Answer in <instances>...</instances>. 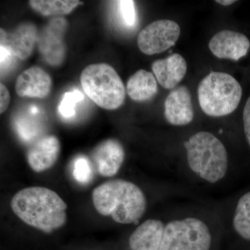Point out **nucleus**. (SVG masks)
<instances>
[{
    "label": "nucleus",
    "mask_w": 250,
    "mask_h": 250,
    "mask_svg": "<svg viewBox=\"0 0 250 250\" xmlns=\"http://www.w3.org/2000/svg\"><path fill=\"white\" fill-rule=\"evenodd\" d=\"M0 32V45L6 46L11 54L20 60H26L30 57L37 45L39 31L33 23H22L9 34L2 29Z\"/></svg>",
    "instance_id": "nucleus-9"
},
{
    "label": "nucleus",
    "mask_w": 250,
    "mask_h": 250,
    "mask_svg": "<svg viewBox=\"0 0 250 250\" xmlns=\"http://www.w3.org/2000/svg\"><path fill=\"white\" fill-rule=\"evenodd\" d=\"M68 22L62 17L54 18L39 31L37 47L42 59L51 66L62 65L65 60V34Z\"/></svg>",
    "instance_id": "nucleus-8"
},
{
    "label": "nucleus",
    "mask_w": 250,
    "mask_h": 250,
    "mask_svg": "<svg viewBox=\"0 0 250 250\" xmlns=\"http://www.w3.org/2000/svg\"><path fill=\"white\" fill-rule=\"evenodd\" d=\"M243 123L247 141L250 146V97L247 101L243 111Z\"/></svg>",
    "instance_id": "nucleus-25"
},
{
    "label": "nucleus",
    "mask_w": 250,
    "mask_h": 250,
    "mask_svg": "<svg viewBox=\"0 0 250 250\" xmlns=\"http://www.w3.org/2000/svg\"><path fill=\"white\" fill-rule=\"evenodd\" d=\"M72 174L79 183L86 184L90 182L93 177V169L89 160L83 156L77 157L74 161Z\"/></svg>",
    "instance_id": "nucleus-21"
},
{
    "label": "nucleus",
    "mask_w": 250,
    "mask_h": 250,
    "mask_svg": "<svg viewBox=\"0 0 250 250\" xmlns=\"http://www.w3.org/2000/svg\"><path fill=\"white\" fill-rule=\"evenodd\" d=\"M11 207L22 222L45 233L52 232L66 223V203L47 188L22 189L13 197Z\"/></svg>",
    "instance_id": "nucleus-1"
},
{
    "label": "nucleus",
    "mask_w": 250,
    "mask_h": 250,
    "mask_svg": "<svg viewBox=\"0 0 250 250\" xmlns=\"http://www.w3.org/2000/svg\"><path fill=\"white\" fill-rule=\"evenodd\" d=\"M189 168L202 180L216 184L228 173L226 148L214 135L200 131L184 143Z\"/></svg>",
    "instance_id": "nucleus-3"
},
{
    "label": "nucleus",
    "mask_w": 250,
    "mask_h": 250,
    "mask_svg": "<svg viewBox=\"0 0 250 250\" xmlns=\"http://www.w3.org/2000/svg\"><path fill=\"white\" fill-rule=\"evenodd\" d=\"M126 90L131 100L136 102L147 101L157 93V80L152 72L141 69L130 77Z\"/></svg>",
    "instance_id": "nucleus-17"
},
{
    "label": "nucleus",
    "mask_w": 250,
    "mask_h": 250,
    "mask_svg": "<svg viewBox=\"0 0 250 250\" xmlns=\"http://www.w3.org/2000/svg\"><path fill=\"white\" fill-rule=\"evenodd\" d=\"M92 200L95 209L116 223L129 225L142 218L147 199L141 188L125 179H113L94 189Z\"/></svg>",
    "instance_id": "nucleus-2"
},
{
    "label": "nucleus",
    "mask_w": 250,
    "mask_h": 250,
    "mask_svg": "<svg viewBox=\"0 0 250 250\" xmlns=\"http://www.w3.org/2000/svg\"><path fill=\"white\" fill-rule=\"evenodd\" d=\"M82 89L100 107L115 110L125 100V87L116 70L106 63L88 65L80 76Z\"/></svg>",
    "instance_id": "nucleus-5"
},
{
    "label": "nucleus",
    "mask_w": 250,
    "mask_h": 250,
    "mask_svg": "<svg viewBox=\"0 0 250 250\" xmlns=\"http://www.w3.org/2000/svg\"><path fill=\"white\" fill-rule=\"evenodd\" d=\"M153 73L161 86L173 89L183 80L187 72V63L179 54H173L167 58L153 62Z\"/></svg>",
    "instance_id": "nucleus-15"
},
{
    "label": "nucleus",
    "mask_w": 250,
    "mask_h": 250,
    "mask_svg": "<svg viewBox=\"0 0 250 250\" xmlns=\"http://www.w3.org/2000/svg\"><path fill=\"white\" fill-rule=\"evenodd\" d=\"M125 159L124 147L116 139H107L100 143L92 154V159L99 174L105 177L116 175Z\"/></svg>",
    "instance_id": "nucleus-13"
},
{
    "label": "nucleus",
    "mask_w": 250,
    "mask_h": 250,
    "mask_svg": "<svg viewBox=\"0 0 250 250\" xmlns=\"http://www.w3.org/2000/svg\"><path fill=\"white\" fill-rule=\"evenodd\" d=\"M18 132L21 137L24 141H29L34 139L39 134V126H37V122L34 118L28 117L26 118L18 119L17 122Z\"/></svg>",
    "instance_id": "nucleus-23"
},
{
    "label": "nucleus",
    "mask_w": 250,
    "mask_h": 250,
    "mask_svg": "<svg viewBox=\"0 0 250 250\" xmlns=\"http://www.w3.org/2000/svg\"><path fill=\"white\" fill-rule=\"evenodd\" d=\"M197 94L204 113L209 116L221 117L231 114L236 109L243 90L231 75L211 72L200 82Z\"/></svg>",
    "instance_id": "nucleus-4"
},
{
    "label": "nucleus",
    "mask_w": 250,
    "mask_h": 250,
    "mask_svg": "<svg viewBox=\"0 0 250 250\" xmlns=\"http://www.w3.org/2000/svg\"><path fill=\"white\" fill-rule=\"evenodd\" d=\"M211 243L208 225L201 219L187 217L166 224L159 250H210Z\"/></svg>",
    "instance_id": "nucleus-6"
},
{
    "label": "nucleus",
    "mask_w": 250,
    "mask_h": 250,
    "mask_svg": "<svg viewBox=\"0 0 250 250\" xmlns=\"http://www.w3.org/2000/svg\"><path fill=\"white\" fill-rule=\"evenodd\" d=\"M118 11L123 23L128 27H134L137 24V13L134 1H118Z\"/></svg>",
    "instance_id": "nucleus-22"
},
{
    "label": "nucleus",
    "mask_w": 250,
    "mask_h": 250,
    "mask_svg": "<svg viewBox=\"0 0 250 250\" xmlns=\"http://www.w3.org/2000/svg\"><path fill=\"white\" fill-rule=\"evenodd\" d=\"M236 1H233V0H217L215 2L218 3V4L223 5V6H229L236 2Z\"/></svg>",
    "instance_id": "nucleus-26"
},
{
    "label": "nucleus",
    "mask_w": 250,
    "mask_h": 250,
    "mask_svg": "<svg viewBox=\"0 0 250 250\" xmlns=\"http://www.w3.org/2000/svg\"><path fill=\"white\" fill-rule=\"evenodd\" d=\"M29 3L36 12L46 17L54 18L70 14L75 8L83 4L77 0H31Z\"/></svg>",
    "instance_id": "nucleus-18"
},
{
    "label": "nucleus",
    "mask_w": 250,
    "mask_h": 250,
    "mask_svg": "<svg viewBox=\"0 0 250 250\" xmlns=\"http://www.w3.org/2000/svg\"><path fill=\"white\" fill-rule=\"evenodd\" d=\"M210 50L219 59L238 61L248 54L250 42L244 34L231 30L219 31L210 39Z\"/></svg>",
    "instance_id": "nucleus-10"
},
{
    "label": "nucleus",
    "mask_w": 250,
    "mask_h": 250,
    "mask_svg": "<svg viewBox=\"0 0 250 250\" xmlns=\"http://www.w3.org/2000/svg\"><path fill=\"white\" fill-rule=\"evenodd\" d=\"M52 80L48 73L39 66L29 67L16 80V92L21 98L44 99L51 93Z\"/></svg>",
    "instance_id": "nucleus-12"
},
{
    "label": "nucleus",
    "mask_w": 250,
    "mask_h": 250,
    "mask_svg": "<svg viewBox=\"0 0 250 250\" xmlns=\"http://www.w3.org/2000/svg\"><path fill=\"white\" fill-rule=\"evenodd\" d=\"M165 225L157 219L143 222L129 237L131 250H159L164 237Z\"/></svg>",
    "instance_id": "nucleus-16"
},
{
    "label": "nucleus",
    "mask_w": 250,
    "mask_h": 250,
    "mask_svg": "<svg viewBox=\"0 0 250 250\" xmlns=\"http://www.w3.org/2000/svg\"><path fill=\"white\" fill-rule=\"evenodd\" d=\"M83 95L80 90H74L64 94L58 107L59 114L63 118H71L75 115L77 104L83 100Z\"/></svg>",
    "instance_id": "nucleus-20"
},
{
    "label": "nucleus",
    "mask_w": 250,
    "mask_h": 250,
    "mask_svg": "<svg viewBox=\"0 0 250 250\" xmlns=\"http://www.w3.org/2000/svg\"><path fill=\"white\" fill-rule=\"evenodd\" d=\"M180 34V27L174 21H154L140 31L138 46L140 50L147 55L162 53L175 45Z\"/></svg>",
    "instance_id": "nucleus-7"
},
{
    "label": "nucleus",
    "mask_w": 250,
    "mask_h": 250,
    "mask_svg": "<svg viewBox=\"0 0 250 250\" xmlns=\"http://www.w3.org/2000/svg\"><path fill=\"white\" fill-rule=\"evenodd\" d=\"M235 231L243 239L250 241V192L238 200L233 218Z\"/></svg>",
    "instance_id": "nucleus-19"
},
{
    "label": "nucleus",
    "mask_w": 250,
    "mask_h": 250,
    "mask_svg": "<svg viewBox=\"0 0 250 250\" xmlns=\"http://www.w3.org/2000/svg\"><path fill=\"white\" fill-rule=\"evenodd\" d=\"M10 100L11 97L7 88L2 83H0V113H4L7 110Z\"/></svg>",
    "instance_id": "nucleus-24"
},
{
    "label": "nucleus",
    "mask_w": 250,
    "mask_h": 250,
    "mask_svg": "<svg viewBox=\"0 0 250 250\" xmlns=\"http://www.w3.org/2000/svg\"><path fill=\"white\" fill-rule=\"evenodd\" d=\"M164 106V116L170 125L184 126L193 120L191 95L185 85L172 90L166 99Z\"/></svg>",
    "instance_id": "nucleus-14"
},
{
    "label": "nucleus",
    "mask_w": 250,
    "mask_h": 250,
    "mask_svg": "<svg viewBox=\"0 0 250 250\" xmlns=\"http://www.w3.org/2000/svg\"><path fill=\"white\" fill-rule=\"evenodd\" d=\"M61 151L59 140L54 135H47L36 140L27 151L28 164L34 172H42L53 167Z\"/></svg>",
    "instance_id": "nucleus-11"
}]
</instances>
